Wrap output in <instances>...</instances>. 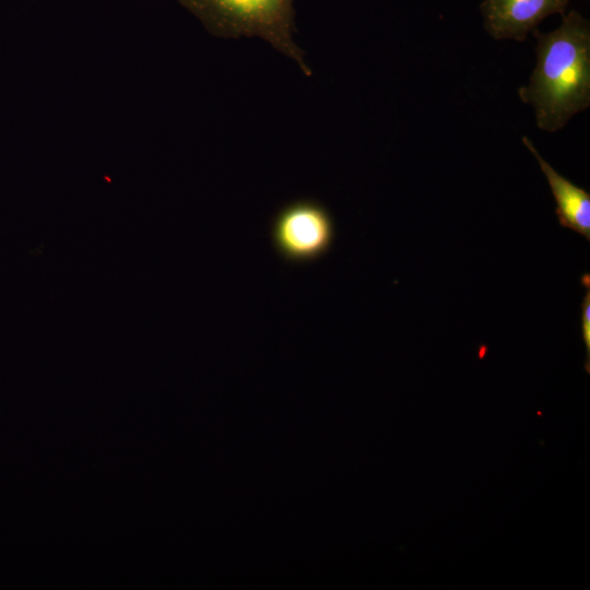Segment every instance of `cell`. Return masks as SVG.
<instances>
[{"mask_svg": "<svg viewBox=\"0 0 590 590\" xmlns=\"http://www.w3.org/2000/svg\"><path fill=\"white\" fill-rule=\"evenodd\" d=\"M531 33L536 39V63L518 95L532 106L540 130L556 132L590 106V22L570 10L557 28Z\"/></svg>", "mask_w": 590, "mask_h": 590, "instance_id": "6da1fadb", "label": "cell"}, {"mask_svg": "<svg viewBox=\"0 0 590 590\" xmlns=\"http://www.w3.org/2000/svg\"><path fill=\"white\" fill-rule=\"evenodd\" d=\"M213 35L224 38L257 36L297 62L305 75L311 70L295 44V0H178Z\"/></svg>", "mask_w": 590, "mask_h": 590, "instance_id": "7a4b0ae2", "label": "cell"}, {"mask_svg": "<svg viewBox=\"0 0 590 590\" xmlns=\"http://www.w3.org/2000/svg\"><path fill=\"white\" fill-rule=\"evenodd\" d=\"M334 222L329 211L312 200L284 205L272 221L271 238L276 252L293 263L319 259L334 239Z\"/></svg>", "mask_w": 590, "mask_h": 590, "instance_id": "3957f363", "label": "cell"}, {"mask_svg": "<svg viewBox=\"0 0 590 590\" xmlns=\"http://www.w3.org/2000/svg\"><path fill=\"white\" fill-rule=\"evenodd\" d=\"M569 0H483V26L496 40L524 42L547 16L567 12Z\"/></svg>", "mask_w": 590, "mask_h": 590, "instance_id": "277c9868", "label": "cell"}, {"mask_svg": "<svg viewBox=\"0 0 590 590\" xmlns=\"http://www.w3.org/2000/svg\"><path fill=\"white\" fill-rule=\"evenodd\" d=\"M522 143L536 158L556 201V215L563 227L570 228L590 239V194L559 175L539 153L533 142L522 137Z\"/></svg>", "mask_w": 590, "mask_h": 590, "instance_id": "5b68a950", "label": "cell"}, {"mask_svg": "<svg viewBox=\"0 0 590 590\" xmlns=\"http://www.w3.org/2000/svg\"><path fill=\"white\" fill-rule=\"evenodd\" d=\"M582 282L585 286H587V294L583 297V300L581 303V331H582V338L583 342L587 349V363L585 368H587V371L589 373V358H590V283H589V275L585 274L582 276Z\"/></svg>", "mask_w": 590, "mask_h": 590, "instance_id": "8992f818", "label": "cell"}]
</instances>
